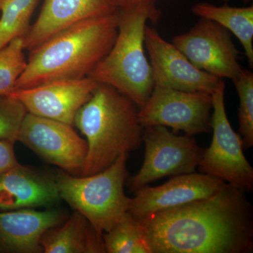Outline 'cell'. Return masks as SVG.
Wrapping results in <instances>:
<instances>
[{
  "label": "cell",
  "instance_id": "cell-5",
  "mask_svg": "<svg viewBox=\"0 0 253 253\" xmlns=\"http://www.w3.org/2000/svg\"><path fill=\"white\" fill-rule=\"evenodd\" d=\"M128 154L120 156L110 167L91 175L60 172L55 175L60 197L103 236L128 212L131 199L125 194L128 178Z\"/></svg>",
  "mask_w": 253,
  "mask_h": 253
},
{
  "label": "cell",
  "instance_id": "cell-7",
  "mask_svg": "<svg viewBox=\"0 0 253 253\" xmlns=\"http://www.w3.org/2000/svg\"><path fill=\"white\" fill-rule=\"evenodd\" d=\"M142 142L145 144L142 166L128 180L133 192L165 176L196 172L206 149L192 136H178L166 126H159L144 127Z\"/></svg>",
  "mask_w": 253,
  "mask_h": 253
},
{
  "label": "cell",
  "instance_id": "cell-12",
  "mask_svg": "<svg viewBox=\"0 0 253 253\" xmlns=\"http://www.w3.org/2000/svg\"><path fill=\"white\" fill-rule=\"evenodd\" d=\"M98 84L89 77L54 81L16 89L9 96L20 101L28 113L73 126L78 111Z\"/></svg>",
  "mask_w": 253,
  "mask_h": 253
},
{
  "label": "cell",
  "instance_id": "cell-20",
  "mask_svg": "<svg viewBox=\"0 0 253 253\" xmlns=\"http://www.w3.org/2000/svg\"><path fill=\"white\" fill-rule=\"evenodd\" d=\"M105 253H149L139 224L129 213L112 229L103 234Z\"/></svg>",
  "mask_w": 253,
  "mask_h": 253
},
{
  "label": "cell",
  "instance_id": "cell-1",
  "mask_svg": "<svg viewBox=\"0 0 253 253\" xmlns=\"http://www.w3.org/2000/svg\"><path fill=\"white\" fill-rule=\"evenodd\" d=\"M224 182L212 196L136 219L149 253H249L253 209Z\"/></svg>",
  "mask_w": 253,
  "mask_h": 253
},
{
  "label": "cell",
  "instance_id": "cell-8",
  "mask_svg": "<svg viewBox=\"0 0 253 253\" xmlns=\"http://www.w3.org/2000/svg\"><path fill=\"white\" fill-rule=\"evenodd\" d=\"M212 95L155 85L138 118L143 127L169 126L193 136L211 130Z\"/></svg>",
  "mask_w": 253,
  "mask_h": 253
},
{
  "label": "cell",
  "instance_id": "cell-27",
  "mask_svg": "<svg viewBox=\"0 0 253 253\" xmlns=\"http://www.w3.org/2000/svg\"><path fill=\"white\" fill-rule=\"evenodd\" d=\"M3 1H4V0H0V8H1V4H2Z\"/></svg>",
  "mask_w": 253,
  "mask_h": 253
},
{
  "label": "cell",
  "instance_id": "cell-24",
  "mask_svg": "<svg viewBox=\"0 0 253 253\" xmlns=\"http://www.w3.org/2000/svg\"><path fill=\"white\" fill-rule=\"evenodd\" d=\"M16 141L0 139V176L17 165V159L14 152Z\"/></svg>",
  "mask_w": 253,
  "mask_h": 253
},
{
  "label": "cell",
  "instance_id": "cell-26",
  "mask_svg": "<svg viewBox=\"0 0 253 253\" xmlns=\"http://www.w3.org/2000/svg\"><path fill=\"white\" fill-rule=\"evenodd\" d=\"M224 1H229V0H224ZM245 1H246V2H248V1H252V0H244Z\"/></svg>",
  "mask_w": 253,
  "mask_h": 253
},
{
  "label": "cell",
  "instance_id": "cell-10",
  "mask_svg": "<svg viewBox=\"0 0 253 253\" xmlns=\"http://www.w3.org/2000/svg\"><path fill=\"white\" fill-rule=\"evenodd\" d=\"M172 42L196 68L219 79L234 81L244 69L230 33L211 20L201 18L189 32L174 37Z\"/></svg>",
  "mask_w": 253,
  "mask_h": 253
},
{
  "label": "cell",
  "instance_id": "cell-4",
  "mask_svg": "<svg viewBox=\"0 0 253 253\" xmlns=\"http://www.w3.org/2000/svg\"><path fill=\"white\" fill-rule=\"evenodd\" d=\"M160 16L154 0L118 9V34L112 47L88 77L113 86L142 107L155 85L145 54V28L148 20L156 23Z\"/></svg>",
  "mask_w": 253,
  "mask_h": 253
},
{
  "label": "cell",
  "instance_id": "cell-3",
  "mask_svg": "<svg viewBox=\"0 0 253 253\" xmlns=\"http://www.w3.org/2000/svg\"><path fill=\"white\" fill-rule=\"evenodd\" d=\"M137 107L113 86L98 84L78 111L73 124L87 143L85 162L80 175L101 172L121 155L140 147L144 127L139 121Z\"/></svg>",
  "mask_w": 253,
  "mask_h": 253
},
{
  "label": "cell",
  "instance_id": "cell-14",
  "mask_svg": "<svg viewBox=\"0 0 253 253\" xmlns=\"http://www.w3.org/2000/svg\"><path fill=\"white\" fill-rule=\"evenodd\" d=\"M52 174L20 163L0 176V211L51 207L60 202Z\"/></svg>",
  "mask_w": 253,
  "mask_h": 253
},
{
  "label": "cell",
  "instance_id": "cell-9",
  "mask_svg": "<svg viewBox=\"0 0 253 253\" xmlns=\"http://www.w3.org/2000/svg\"><path fill=\"white\" fill-rule=\"evenodd\" d=\"M17 141L63 172L81 174L87 154V143L73 126L28 113Z\"/></svg>",
  "mask_w": 253,
  "mask_h": 253
},
{
  "label": "cell",
  "instance_id": "cell-15",
  "mask_svg": "<svg viewBox=\"0 0 253 253\" xmlns=\"http://www.w3.org/2000/svg\"><path fill=\"white\" fill-rule=\"evenodd\" d=\"M118 9L111 0H44L36 23L23 37L25 49L31 51L76 23Z\"/></svg>",
  "mask_w": 253,
  "mask_h": 253
},
{
  "label": "cell",
  "instance_id": "cell-16",
  "mask_svg": "<svg viewBox=\"0 0 253 253\" xmlns=\"http://www.w3.org/2000/svg\"><path fill=\"white\" fill-rule=\"evenodd\" d=\"M67 214L56 209L33 208L0 212V252L42 253L41 239L51 228L63 222Z\"/></svg>",
  "mask_w": 253,
  "mask_h": 253
},
{
  "label": "cell",
  "instance_id": "cell-13",
  "mask_svg": "<svg viewBox=\"0 0 253 253\" xmlns=\"http://www.w3.org/2000/svg\"><path fill=\"white\" fill-rule=\"evenodd\" d=\"M224 183L204 173L176 175L163 185H146L136 191L127 212L136 219H141L153 213L209 197Z\"/></svg>",
  "mask_w": 253,
  "mask_h": 253
},
{
  "label": "cell",
  "instance_id": "cell-11",
  "mask_svg": "<svg viewBox=\"0 0 253 253\" xmlns=\"http://www.w3.org/2000/svg\"><path fill=\"white\" fill-rule=\"evenodd\" d=\"M144 46L149 53L155 85L210 94L219 85L221 79L196 68L173 43L147 26Z\"/></svg>",
  "mask_w": 253,
  "mask_h": 253
},
{
  "label": "cell",
  "instance_id": "cell-18",
  "mask_svg": "<svg viewBox=\"0 0 253 253\" xmlns=\"http://www.w3.org/2000/svg\"><path fill=\"white\" fill-rule=\"evenodd\" d=\"M193 13L201 18L219 23L231 31L244 47L250 67L253 66V6L233 7L199 3L192 7Z\"/></svg>",
  "mask_w": 253,
  "mask_h": 253
},
{
  "label": "cell",
  "instance_id": "cell-25",
  "mask_svg": "<svg viewBox=\"0 0 253 253\" xmlns=\"http://www.w3.org/2000/svg\"><path fill=\"white\" fill-rule=\"evenodd\" d=\"M111 1L118 9H123L130 7L142 1H153V0H111Z\"/></svg>",
  "mask_w": 253,
  "mask_h": 253
},
{
  "label": "cell",
  "instance_id": "cell-21",
  "mask_svg": "<svg viewBox=\"0 0 253 253\" xmlns=\"http://www.w3.org/2000/svg\"><path fill=\"white\" fill-rule=\"evenodd\" d=\"M23 37L14 38L0 48V94L9 96L27 66Z\"/></svg>",
  "mask_w": 253,
  "mask_h": 253
},
{
  "label": "cell",
  "instance_id": "cell-17",
  "mask_svg": "<svg viewBox=\"0 0 253 253\" xmlns=\"http://www.w3.org/2000/svg\"><path fill=\"white\" fill-rule=\"evenodd\" d=\"M41 246L44 253H105L103 236L75 211L61 224L44 233Z\"/></svg>",
  "mask_w": 253,
  "mask_h": 253
},
{
  "label": "cell",
  "instance_id": "cell-23",
  "mask_svg": "<svg viewBox=\"0 0 253 253\" xmlns=\"http://www.w3.org/2000/svg\"><path fill=\"white\" fill-rule=\"evenodd\" d=\"M27 113L18 100L0 94V139L17 141L20 128Z\"/></svg>",
  "mask_w": 253,
  "mask_h": 253
},
{
  "label": "cell",
  "instance_id": "cell-2",
  "mask_svg": "<svg viewBox=\"0 0 253 253\" xmlns=\"http://www.w3.org/2000/svg\"><path fill=\"white\" fill-rule=\"evenodd\" d=\"M118 26V9L56 33L30 51L27 66L15 90L88 77L112 47Z\"/></svg>",
  "mask_w": 253,
  "mask_h": 253
},
{
  "label": "cell",
  "instance_id": "cell-22",
  "mask_svg": "<svg viewBox=\"0 0 253 253\" xmlns=\"http://www.w3.org/2000/svg\"><path fill=\"white\" fill-rule=\"evenodd\" d=\"M233 83L239 98V132L244 149H249L253 146V73L243 69Z\"/></svg>",
  "mask_w": 253,
  "mask_h": 253
},
{
  "label": "cell",
  "instance_id": "cell-6",
  "mask_svg": "<svg viewBox=\"0 0 253 253\" xmlns=\"http://www.w3.org/2000/svg\"><path fill=\"white\" fill-rule=\"evenodd\" d=\"M225 82L221 80L212 94V143L205 149L199 165L201 173L251 192L253 190V168L244 154L242 138L233 129L224 104Z\"/></svg>",
  "mask_w": 253,
  "mask_h": 253
},
{
  "label": "cell",
  "instance_id": "cell-19",
  "mask_svg": "<svg viewBox=\"0 0 253 253\" xmlns=\"http://www.w3.org/2000/svg\"><path fill=\"white\" fill-rule=\"evenodd\" d=\"M39 0H4L0 8V48L13 39L24 37Z\"/></svg>",
  "mask_w": 253,
  "mask_h": 253
}]
</instances>
